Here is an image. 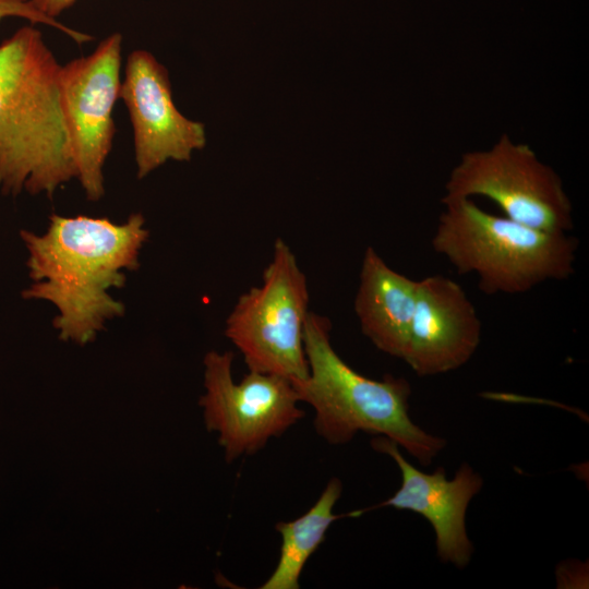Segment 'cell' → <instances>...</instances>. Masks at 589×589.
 Segmentation results:
<instances>
[{
    "instance_id": "6da1fadb",
    "label": "cell",
    "mask_w": 589,
    "mask_h": 589,
    "mask_svg": "<svg viewBox=\"0 0 589 589\" xmlns=\"http://www.w3.org/2000/svg\"><path fill=\"white\" fill-rule=\"evenodd\" d=\"M20 236L34 280L22 297L57 308L52 323L61 340L91 342L107 321L124 314V305L110 290L124 286L125 269L140 266V251L149 236L141 214H132L123 224L52 214L44 233L23 229Z\"/></svg>"
},
{
    "instance_id": "7a4b0ae2",
    "label": "cell",
    "mask_w": 589,
    "mask_h": 589,
    "mask_svg": "<svg viewBox=\"0 0 589 589\" xmlns=\"http://www.w3.org/2000/svg\"><path fill=\"white\" fill-rule=\"evenodd\" d=\"M61 64L31 25L0 44V192L51 197L76 178L60 89Z\"/></svg>"
},
{
    "instance_id": "3957f363",
    "label": "cell",
    "mask_w": 589,
    "mask_h": 589,
    "mask_svg": "<svg viewBox=\"0 0 589 589\" xmlns=\"http://www.w3.org/2000/svg\"><path fill=\"white\" fill-rule=\"evenodd\" d=\"M330 328L327 317L309 311L303 328L309 374L291 381L299 401L315 410L317 433L333 445L349 442L359 431L386 436L429 466L446 441L412 422L408 381L392 375L378 381L353 370L333 348Z\"/></svg>"
},
{
    "instance_id": "277c9868",
    "label": "cell",
    "mask_w": 589,
    "mask_h": 589,
    "mask_svg": "<svg viewBox=\"0 0 589 589\" xmlns=\"http://www.w3.org/2000/svg\"><path fill=\"white\" fill-rule=\"evenodd\" d=\"M431 244L459 274L472 273L485 294L525 293L574 273L578 242L485 212L472 199H442Z\"/></svg>"
},
{
    "instance_id": "5b68a950",
    "label": "cell",
    "mask_w": 589,
    "mask_h": 589,
    "mask_svg": "<svg viewBox=\"0 0 589 589\" xmlns=\"http://www.w3.org/2000/svg\"><path fill=\"white\" fill-rule=\"evenodd\" d=\"M273 251L262 284L242 293L228 315L225 335L242 353L249 371L302 380L309 374L303 346L306 277L283 239L275 241Z\"/></svg>"
},
{
    "instance_id": "8992f818",
    "label": "cell",
    "mask_w": 589,
    "mask_h": 589,
    "mask_svg": "<svg viewBox=\"0 0 589 589\" xmlns=\"http://www.w3.org/2000/svg\"><path fill=\"white\" fill-rule=\"evenodd\" d=\"M443 199L482 196L519 224L551 232L573 228V207L558 175L506 134L486 151L465 153L450 171Z\"/></svg>"
},
{
    "instance_id": "52a82bcc",
    "label": "cell",
    "mask_w": 589,
    "mask_h": 589,
    "mask_svg": "<svg viewBox=\"0 0 589 589\" xmlns=\"http://www.w3.org/2000/svg\"><path fill=\"white\" fill-rule=\"evenodd\" d=\"M232 361L230 351L206 353L205 394L199 401L206 429L218 432L227 462L257 452L304 416L290 380L249 371L237 383Z\"/></svg>"
},
{
    "instance_id": "ba28073f",
    "label": "cell",
    "mask_w": 589,
    "mask_h": 589,
    "mask_svg": "<svg viewBox=\"0 0 589 589\" xmlns=\"http://www.w3.org/2000/svg\"><path fill=\"white\" fill-rule=\"evenodd\" d=\"M121 60L122 35L116 32L91 55L60 69L61 101L76 179L91 201L105 194L104 166L116 133L112 111L119 99Z\"/></svg>"
},
{
    "instance_id": "9c48e42d",
    "label": "cell",
    "mask_w": 589,
    "mask_h": 589,
    "mask_svg": "<svg viewBox=\"0 0 589 589\" xmlns=\"http://www.w3.org/2000/svg\"><path fill=\"white\" fill-rule=\"evenodd\" d=\"M119 99L133 129L139 179L172 159L188 161L206 144L204 124L184 117L173 104L167 69L144 49L130 52Z\"/></svg>"
},
{
    "instance_id": "30bf717a",
    "label": "cell",
    "mask_w": 589,
    "mask_h": 589,
    "mask_svg": "<svg viewBox=\"0 0 589 589\" xmlns=\"http://www.w3.org/2000/svg\"><path fill=\"white\" fill-rule=\"evenodd\" d=\"M481 321L462 287L444 275L418 280L401 360L418 376L447 373L470 360L481 340Z\"/></svg>"
},
{
    "instance_id": "8fae6325",
    "label": "cell",
    "mask_w": 589,
    "mask_h": 589,
    "mask_svg": "<svg viewBox=\"0 0 589 589\" xmlns=\"http://www.w3.org/2000/svg\"><path fill=\"white\" fill-rule=\"evenodd\" d=\"M371 445L376 452L390 456L401 474L400 488L376 507L389 506L423 516L433 527L438 558L464 568L473 553L466 530V510L481 490L482 478L466 462L452 480L447 479L443 467L432 473L422 472L408 462L398 444L386 436L373 437Z\"/></svg>"
},
{
    "instance_id": "7c38bea8",
    "label": "cell",
    "mask_w": 589,
    "mask_h": 589,
    "mask_svg": "<svg viewBox=\"0 0 589 589\" xmlns=\"http://www.w3.org/2000/svg\"><path fill=\"white\" fill-rule=\"evenodd\" d=\"M418 280L398 273L368 247L362 259L354 312L365 337L401 359L413 314Z\"/></svg>"
},
{
    "instance_id": "4fadbf2b",
    "label": "cell",
    "mask_w": 589,
    "mask_h": 589,
    "mask_svg": "<svg viewBox=\"0 0 589 589\" xmlns=\"http://www.w3.org/2000/svg\"><path fill=\"white\" fill-rule=\"evenodd\" d=\"M341 491L340 480L332 479L306 513L291 521L276 525L281 536L280 555L274 572L261 589L299 588V578L306 561L324 541L332 522L342 517L333 512Z\"/></svg>"
},
{
    "instance_id": "5bb4252c",
    "label": "cell",
    "mask_w": 589,
    "mask_h": 589,
    "mask_svg": "<svg viewBox=\"0 0 589 589\" xmlns=\"http://www.w3.org/2000/svg\"><path fill=\"white\" fill-rule=\"evenodd\" d=\"M10 16L23 17L34 24L51 26L57 31L64 33L79 45L93 40L91 35L73 29L58 20L50 19L43 14L33 5L31 0H0V22Z\"/></svg>"
},
{
    "instance_id": "9a60e30c",
    "label": "cell",
    "mask_w": 589,
    "mask_h": 589,
    "mask_svg": "<svg viewBox=\"0 0 589 589\" xmlns=\"http://www.w3.org/2000/svg\"><path fill=\"white\" fill-rule=\"evenodd\" d=\"M31 2L39 12L57 20L64 11L73 7L77 0H31Z\"/></svg>"
}]
</instances>
